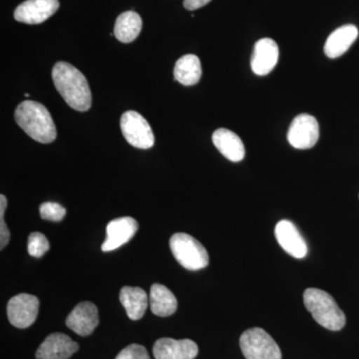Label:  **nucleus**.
Here are the masks:
<instances>
[{"label": "nucleus", "instance_id": "1", "mask_svg": "<svg viewBox=\"0 0 359 359\" xmlns=\"http://www.w3.org/2000/svg\"><path fill=\"white\" fill-rule=\"evenodd\" d=\"M56 89L72 109L86 112L92 105V94L84 75L70 63H56L52 69Z\"/></svg>", "mask_w": 359, "mask_h": 359}, {"label": "nucleus", "instance_id": "2", "mask_svg": "<svg viewBox=\"0 0 359 359\" xmlns=\"http://www.w3.org/2000/svg\"><path fill=\"white\" fill-rule=\"evenodd\" d=\"M14 118L18 126L39 143H52L57 136L50 113L41 103L23 101L16 108Z\"/></svg>", "mask_w": 359, "mask_h": 359}, {"label": "nucleus", "instance_id": "3", "mask_svg": "<svg viewBox=\"0 0 359 359\" xmlns=\"http://www.w3.org/2000/svg\"><path fill=\"white\" fill-rule=\"evenodd\" d=\"M304 302L314 320L321 327L339 332L346 325V318L334 297L325 290L308 289L304 294Z\"/></svg>", "mask_w": 359, "mask_h": 359}, {"label": "nucleus", "instance_id": "4", "mask_svg": "<svg viewBox=\"0 0 359 359\" xmlns=\"http://www.w3.org/2000/svg\"><path fill=\"white\" fill-rule=\"evenodd\" d=\"M170 248L177 262L189 271H199L209 264V255L204 245L188 233L172 236Z\"/></svg>", "mask_w": 359, "mask_h": 359}, {"label": "nucleus", "instance_id": "5", "mask_svg": "<svg viewBox=\"0 0 359 359\" xmlns=\"http://www.w3.org/2000/svg\"><path fill=\"white\" fill-rule=\"evenodd\" d=\"M240 346L247 359H282L280 346L263 328L245 330L241 337Z\"/></svg>", "mask_w": 359, "mask_h": 359}, {"label": "nucleus", "instance_id": "6", "mask_svg": "<svg viewBox=\"0 0 359 359\" xmlns=\"http://www.w3.org/2000/svg\"><path fill=\"white\" fill-rule=\"evenodd\" d=\"M121 130L123 136L130 145L135 148H152L155 144L154 133L147 120L136 111H127L122 115Z\"/></svg>", "mask_w": 359, "mask_h": 359}, {"label": "nucleus", "instance_id": "7", "mask_svg": "<svg viewBox=\"0 0 359 359\" xmlns=\"http://www.w3.org/2000/svg\"><path fill=\"white\" fill-rule=\"evenodd\" d=\"M318 138L320 126L313 116L301 114L292 120L287 132V141L292 147L299 150H308L316 146Z\"/></svg>", "mask_w": 359, "mask_h": 359}, {"label": "nucleus", "instance_id": "8", "mask_svg": "<svg viewBox=\"0 0 359 359\" xmlns=\"http://www.w3.org/2000/svg\"><path fill=\"white\" fill-rule=\"evenodd\" d=\"M39 299L35 295L20 294L7 304L9 323L18 328H27L34 323L39 316Z\"/></svg>", "mask_w": 359, "mask_h": 359}, {"label": "nucleus", "instance_id": "9", "mask_svg": "<svg viewBox=\"0 0 359 359\" xmlns=\"http://www.w3.org/2000/svg\"><path fill=\"white\" fill-rule=\"evenodd\" d=\"M58 0H26L14 11L16 21L26 25H40L58 11Z\"/></svg>", "mask_w": 359, "mask_h": 359}, {"label": "nucleus", "instance_id": "10", "mask_svg": "<svg viewBox=\"0 0 359 359\" xmlns=\"http://www.w3.org/2000/svg\"><path fill=\"white\" fill-rule=\"evenodd\" d=\"M275 235L278 245L290 256L304 259L308 255V245L294 223L283 219L276 224Z\"/></svg>", "mask_w": 359, "mask_h": 359}, {"label": "nucleus", "instance_id": "11", "mask_svg": "<svg viewBox=\"0 0 359 359\" xmlns=\"http://www.w3.org/2000/svg\"><path fill=\"white\" fill-rule=\"evenodd\" d=\"M98 325V309L89 302H80L66 318V325L80 337H88Z\"/></svg>", "mask_w": 359, "mask_h": 359}, {"label": "nucleus", "instance_id": "12", "mask_svg": "<svg viewBox=\"0 0 359 359\" xmlns=\"http://www.w3.org/2000/svg\"><path fill=\"white\" fill-rule=\"evenodd\" d=\"M139 224L131 217H122L107 224V238L102 244L103 252H111L128 243L138 231Z\"/></svg>", "mask_w": 359, "mask_h": 359}, {"label": "nucleus", "instance_id": "13", "mask_svg": "<svg viewBox=\"0 0 359 359\" xmlns=\"http://www.w3.org/2000/svg\"><path fill=\"white\" fill-rule=\"evenodd\" d=\"M197 344L191 339H158L153 347L156 359H194L198 355Z\"/></svg>", "mask_w": 359, "mask_h": 359}, {"label": "nucleus", "instance_id": "14", "mask_svg": "<svg viewBox=\"0 0 359 359\" xmlns=\"http://www.w3.org/2000/svg\"><path fill=\"white\" fill-rule=\"evenodd\" d=\"M278 46L271 39H259L255 44L250 67L252 72L259 76L268 75L273 71L278 61Z\"/></svg>", "mask_w": 359, "mask_h": 359}, {"label": "nucleus", "instance_id": "15", "mask_svg": "<svg viewBox=\"0 0 359 359\" xmlns=\"http://www.w3.org/2000/svg\"><path fill=\"white\" fill-rule=\"evenodd\" d=\"M79 349L68 335L56 332L46 337L37 349L36 359H69Z\"/></svg>", "mask_w": 359, "mask_h": 359}, {"label": "nucleus", "instance_id": "16", "mask_svg": "<svg viewBox=\"0 0 359 359\" xmlns=\"http://www.w3.org/2000/svg\"><path fill=\"white\" fill-rule=\"evenodd\" d=\"M212 143L219 153L231 162H241L245 156L242 139L231 130L221 128L212 134Z\"/></svg>", "mask_w": 359, "mask_h": 359}, {"label": "nucleus", "instance_id": "17", "mask_svg": "<svg viewBox=\"0 0 359 359\" xmlns=\"http://www.w3.org/2000/svg\"><path fill=\"white\" fill-rule=\"evenodd\" d=\"M358 37V29L355 25L340 26L328 36L325 44V55L332 59L340 57L351 48Z\"/></svg>", "mask_w": 359, "mask_h": 359}, {"label": "nucleus", "instance_id": "18", "mask_svg": "<svg viewBox=\"0 0 359 359\" xmlns=\"http://www.w3.org/2000/svg\"><path fill=\"white\" fill-rule=\"evenodd\" d=\"M149 304L152 313L162 318L172 316L178 308V301L173 292L160 283H154L151 287Z\"/></svg>", "mask_w": 359, "mask_h": 359}, {"label": "nucleus", "instance_id": "19", "mask_svg": "<svg viewBox=\"0 0 359 359\" xmlns=\"http://www.w3.org/2000/svg\"><path fill=\"white\" fill-rule=\"evenodd\" d=\"M119 297L130 320H138L143 318L148 309V295L145 290L141 287H124Z\"/></svg>", "mask_w": 359, "mask_h": 359}, {"label": "nucleus", "instance_id": "20", "mask_svg": "<svg viewBox=\"0 0 359 359\" xmlns=\"http://www.w3.org/2000/svg\"><path fill=\"white\" fill-rule=\"evenodd\" d=\"M174 77L184 86H193L202 77V66L199 57L194 54L182 56L174 68Z\"/></svg>", "mask_w": 359, "mask_h": 359}, {"label": "nucleus", "instance_id": "21", "mask_svg": "<svg viewBox=\"0 0 359 359\" xmlns=\"http://www.w3.org/2000/svg\"><path fill=\"white\" fill-rule=\"evenodd\" d=\"M142 30V18L135 11H126L118 16L114 26L116 39L123 43L133 42Z\"/></svg>", "mask_w": 359, "mask_h": 359}, {"label": "nucleus", "instance_id": "22", "mask_svg": "<svg viewBox=\"0 0 359 359\" xmlns=\"http://www.w3.org/2000/svg\"><path fill=\"white\" fill-rule=\"evenodd\" d=\"M49 248H50V245H49L48 240L43 233H39V231L30 233L27 244L28 254L30 256L41 257L44 256L45 252L49 250Z\"/></svg>", "mask_w": 359, "mask_h": 359}, {"label": "nucleus", "instance_id": "23", "mask_svg": "<svg viewBox=\"0 0 359 359\" xmlns=\"http://www.w3.org/2000/svg\"><path fill=\"white\" fill-rule=\"evenodd\" d=\"M40 217L46 221L60 222L66 215V210L58 203H43L39 208Z\"/></svg>", "mask_w": 359, "mask_h": 359}, {"label": "nucleus", "instance_id": "24", "mask_svg": "<svg viewBox=\"0 0 359 359\" xmlns=\"http://www.w3.org/2000/svg\"><path fill=\"white\" fill-rule=\"evenodd\" d=\"M7 205L6 197L4 195L0 196V250H4L8 245L11 240V231L7 228L4 221V212Z\"/></svg>", "mask_w": 359, "mask_h": 359}, {"label": "nucleus", "instance_id": "25", "mask_svg": "<svg viewBox=\"0 0 359 359\" xmlns=\"http://www.w3.org/2000/svg\"><path fill=\"white\" fill-rule=\"evenodd\" d=\"M115 359H151L147 349L140 344H130Z\"/></svg>", "mask_w": 359, "mask_h": 359}, {"label": "nucleus", "instance_id": "26", "mask_svg": "<svg viewBox=\"0 0 359 359\" xmlns=\"http://www.w3.org/2000/svg\"><path fill=\"white\" fill-rule=\"evenodd\" d=\"M211 1L212 0H184V7L187 11H193L207 6Z\"/></svg>", "mask_w": 359, "mask_h": 359}]
</instances>
